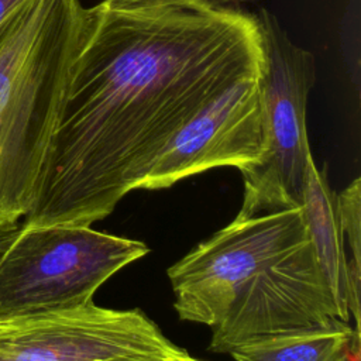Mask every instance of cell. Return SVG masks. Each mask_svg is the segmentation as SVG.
<instances>
[{"instance_id":"6da1fadb","label":"cell","mask_w":361,"mask_h":361,"mask_svg":"<svg viewBox=\"0 0 361 361\" xmlns=\"http://www.w3.org/2000/svg\"><path fill=\"white\" fill-rule=\"evenodd\" d=\"M261 63L255 13L192 0L86 7L35 200L21 221L103 220L204 103Z\"/></svg>"},{"instance_id":"7a4b0ae2","label":"cell","mask_w":361,"mask_h":361,"mask_svg":"<svg viewBox=\"0 0 361 361\" xmlns=\"http://www.w3.org/2000/svg\"><path fill=\"white\" fill-rule=\"evenodd\" d=\"M86 7L24 0L0 28V226L31 210Z\"/></svg>"},{"instance_id":"3957f363","label":"cell","mask_w":361,"mask_h":361,"mask_svg":"<svg viewBox=\"0 0 361 361\" xmlns=\"http://www.w3.org/2000/svg\"><path fill=\"white\" fill-rule=\"evenodd\" d=\"M148 252L140 240L92 226H0V320L90 303L109 278Z\"/></svg>"},{"instance_id":"277c9868","label":"cell","mask_w":361,"mask_h":361,"mask_svg":"<svg viewBox=\"0 0 361 361\" xmlns=\"http://www.w3.org/2000/svg\"><path fill=\"white\" fill-rule=\"evenodd\" d=\"M262 37L257 76L262 109L264 152L241 171L240 213L259 214L300 206L307 171L314 161L306 124L307 96L316 82L314 56L290 41L267 8L255 13Z\"/></svg>"},{"instance_id":"5b68a950","label":"cell","mask_w":361,"mask_h":361,"mask_svg":"<svg viewBox=\"0 0 361 361\" xmlns=\"http://www.w3.org/2000/svg\"><path fill=\"white\" fill-rule=\"evenodd\" d=\"M309 238L302 206L240 213L166 271L183 322L214 327L240 288Z\"/></svg>"},{"instance_id":"8992f818","label":"cell","mask_w":361,"mask_h":361,"mask_svg":"<svg viewBox=\"0 0 361 361\" xmlns=\"http://www.w3.org/2000/svg\"><path fill=\"white\" fill-rule=\"evenodd\" d=\"M188 354L140 309L90 302L0 320V361H148Z\"/></svg>"},{"instance_id":"52a82bcc","label":"cell","mask_w":361,"mask_h":361,"mask_svg":"<svg viewBox=\"0 0 361 361\" xmlns=\"http://www.w3.org/2000/svg\"><path fill=\"white\" fill-rule=\"evenodd\" d=\"M341 322L307 238L240 288L223 319L210 329L209 350L230 353L257 338L327 329Z\"/></svg>"},{"instance_id":"ba28073f","label":"cell","mask_w":361,"mask_h":361,"mask_svg":"<svg viewBox=\"0 0 361 361\" xmlns=\"http://www.w3.org/2000/svg\"><path fill=\"white\" fill-rule=\"evenodd\" d=\"M258 72L204 103L173 134L138 189H166L213 168L233 166L241 172L257 164L264 152Z\"/></svg>"},{"instance_id":"9c48e42d","label":"cell","mask_w":361,"mask_h":361,"mask_svg":"<svg viewBox=\"0 0 361 361\" xmlns=\"http://www.w3.org/2000/svg\"><path fill=\"white\" fill-rule=\"evenodd\" d=\"M302 210L309 240L314 250L324 281L344 322H350L348 257L337 212V193L331 189L326 171L313 161L307 171Z\"/></svg>"},{"instance_id":"30bf717a","label":"cell","mask_w":361,"mask_h":361,"mask_svg":"<svg viewBox=\"0 0 361 361\" xmlns=\"http://www.w3.org/2000/svg\"><path fill=\"white\" fill-rule=\"evenodd\" d=\"M234 361H360V334L348 322L252 340L228 353Z\"/></svg>"},{"instance_id":"8fae6325","label":"cell","mask_w":361,"mask_h":361,"mask_svg":"<svg viewBox=\"0 0 361 361\" xmlns=\"http://www.w3.org/2000/svg\"><path fill=\"white\" fill-rule=\"evenodd\" d=\"M337 212L344 245L348 257L350 276V320L360 334V279H361V179L355 178L348 186L337 193Z\"/></svg>"},{"instance_id":"7c38bea8","label":"cell","mask_w":361,"mask_h":361,"mask_svg":"<svg viewBox=\"0 0 361 361\" xmlns=\"http://www.w3.org/2000/svg\"><path fill=\"white\" fill-rule=\"evenodd\" d=\"M24 0H0V28Z\"/></svg>"},{"instance_id":"4fadbf2b","label":"cell","mask_w":361,"mask_h":361,"mask_svg":"<svg viewBox=\"0 0 361 361\" xmlns=\"http://www.w3.org/2000/svg\"><path fill=\"white\" fill-rule=\"evenodd\" d=\"M117 1H130V3H135V1H171V0H117ZM192 1H210V3H233V1H247V0H192Z\"/></svg>"},{"instance_id":"5bb4252c","label":"cell","mask_w":361,"mask_h":361,"mask_svg":"<svg viewBox=\"0 0 361 361\" xmlns=\"http://www.w3.org/2000/svg\"><path fill=\"white\" fill-rule=\"evenodd\" d=\"M148 361H200V360H196L193 358L190 354L182 357V358H169V360H148Z\"/></svg>"}]
</instances>
